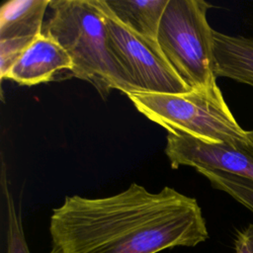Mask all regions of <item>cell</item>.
<instances>
[{"instance_id": "6da1fadb", "label": "cell", "mask_w": 253, "mask_h": 253, "mask_svg": "<svg viewBox=\"0 0 253 253\" xmlns=\"http://www.w3.org/2000/svg\"><path fill=\"white\" fill-rule=\"evenodd\" d=\"M48 253H158L209 238L196 199L131 183L109 197L67 196L52 210Z\"/></svg>"}, {"instance_id": "7a4b0ae2", "label": "cell", "mask_w": 253, "mask_h": 253, "mask_svg": "<svg viewBox=\"0 0 253 253\" xmlns=\"http://www.w3.org/2000/svg\"><path fill=\"white\" fill-rule=\"evenodd\" d=\"M48 9L42 33L66 50L73 76L91 83L102 98L112 90L137 92L110 48L105 17L95 0H50Z\"/></svg>"}, {"instance_id": "3957f363", "label": "cell", "mask_w": 253, "mask_h": 253, "mask_svg": "<svg viewBox=\"0 0 253 253\" xmlns=\"http://www.w3.org/2000/svg\"><path fill=\"white\" fill-rule=\"evenodd\" d=\"M127 97L139 113L169 133L235 146L252 143L251 130L237 123L217 85L180 94L133 92Z\"/></svg>"}, {"instance_id": "277c9868", "label": "cell", "mask_w": 253, "mask_h": 253, "mask_svg": "<svg viewBox=\"0 0 253 253\" xmlns=\"http://www.w3.org/2000/svg\"><path fill=\"white\" fill-rule=\"evenodd\" d=\"M203 0H169L163 13L157 43L178 76L191 89L216 84L213 59V30Z\"/></svg>"}, {"instance_id": "5b68a950", "label": "cell", "mask_w": 253, "mask_h": 253, "mask_svg": "<svg viewBox=\"0 0 253 253\" xmlns=\"http://www.w3.org/2000/svg\"><path fill=\"white\" fill-rule=\"evenodd\" d=\"M95 2L105 17L110 48L137 92L180 94L192 90L171 67L157 42L131 32L118 22L100 0Z\"/></svg>"}, {"instance_id": "8992f818", "label": "cell", "mask_w": 253, "mask_h": 253, "mask_svg": "<svg viewBox=\"0 0 253 253\" xmlns=\"http://www.w3.org/2000/svg\"><path fill=\"white\" fill-rule=\"evenodd\" d=\"M251 138V144L235 146L168 133L165 154L173 169L190 166L196 170L219 171L253 180V130Z\"/></svg>"}, {"instance_id": "52a82bcc", "label": "cell", "mask_w": 253, "mask_h": 253, "mask_svg": "<svg viewBox=\"0 0 253 253\" xmlns=\"http://www.w3.org/2000/svg\"><path fill=\"white\" fill-rule=\"evenodd\" d=\"M50 0H11L0 9V78L42 34Z\"/></svg>"}, {"instance_id": "ba28073f", "label": "cell", "mask_w": 253, "mask_h": 253, "mask_svg": "<svg viewBox=\"0 0 253 253\" xmlns=\"http://www.w3.org/2000/svg\"><path fill=\"white\" fill-rule=\"evenodd\" d=\"M72 68V60L66 50L42 33L13 65L5 79L32 86L50 81L58 71H71Z\"/></svg>"}, {"instance_id": "9c48e42d", "label": "cell", "mask_w": 253, "mask_h": 253, "mask_svg": "<svg viewBox=\"0 0 253 253\" xmlns=\"http://www.w3.org/2000/svg\"><path fill=\"white\" fill-rule=\"evenodd\" d=\"M214 73L253 87V38L213 30Z\"/></svg>"}, {"instance_id": "30bf717a", "label": "cell", "mask_w": 253, "mask_h": 253, "mask_svg": "<svg viewBox=\"0 0 253 253\" xmlns=\"http://www.w3.org/2000/svg\"><path fill=\"white\" fill-rule=\"evenodd\" d=\"M104 8L123 26L157 42L159 25L169 0H100Z\"/></svg>"}, {"instance_id": "8fae6325", "label": "cell", "mask_w": 253, "mask_h": 253, "mask_svg": "<svg viewBox=\"0 0 253 253\" xmlns=\"http://www.w3.org/2000/svg\"><path fill=\"white\" fill-rule=\"evenodd\" d=\"M197 171L206 177L214 189L225 192L253 212V180L213 170L197 169Z\"/></svg>"}, {"instance_id": "7c38bea8", "label": "cell", "mask_w": 253, "mask_h": 253, "mask_svg": "<svg viewBox=\"0 0 253 253\" xmlns=\"http://www.w3.org/2000/svg\"><path fill=\"white\" fill-rule=\"evenodd\" d=\"M1 185L7 210V247L6 253H30L25 237L21 216L16 209L14 199L9 191L4 164L2 165Z\"/></svg>"}, {"instance_id": "4fadbf2b", "label": "cell", "mask_w": 253, "mask_h": 253, "mask_svg": "<svg viewBox=\"0 0 253 253\" xmlns=\"http://www.w3.org/2000/svg\"><path fill=\"white\" fill-rule=\"evenodd\" d=\"M235 253H253V223L238 231L234 241Z\"/></svg>"}]
</instances>
